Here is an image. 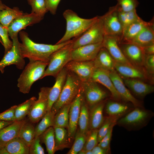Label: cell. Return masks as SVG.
Here are the masks:
<instances>
[{
  "label": "cell",
  "mask_w": 154,
  "mask_h": 154,
  "mask_svg": "<svg viewBox=\"0 0 154 154\" xmlns=\"http://www.w3.org/2000/svg\"><path fill=\"white\" fill-rule=\"evenodd\" d=\"M19 35L22 42L20 43L21 53L24 58L29 61H41L49 62L51 55L55 51L73 41L70 40L65 42L54 45L38 43L32 40L27 33L20 31Z\"/></svg>",
  "instance_id": "1"
},
{
  "label": "cell",
  "mask_w": 154,
  "mask_h": 154,
  "mask_svg": "<svg viewBox=\"0 0 154 154\" xmlns=\"http://www.w3.org/2000/svg\"><path fill=\"white\" fill-rule=\"evenodd\" d=\"M63 15L66 22V29L63 37L56 43L59 44L79 36L88 29L97 20L98 16L89 19L79 17L73 11L66 10Z\"/></svg>",
  "instance_id": "2"
},
{
  "label": "cell",
  "mask_w": 154,
  "mask_h": 154,
  "mask_svg": "<svg viewBox=\"0 0 154 154\" xmlns=\"http://www.w3.org/2000/svg\"><path fill=\"white\" fill-rule=\"evenodd\" d=\"M48 63L41 61H29L17 80L19 91L24 94L29 93L33 84L41 79Z\"/></svg>",
  "instance_id": "3"
},
{
  "label": "cell",
  "mask_w": 154,
  "mask_h": 154,
  "mask_svg": "<svg viewBox=\"0 0 154 154\" xmlns=\"http://www.w3.org/2000/svg\"><path fill=\"white\" fill-rule=\"evenodd\" d=\"M82 82L73 72L68 70L65 82L60 94L53 104L51 111L55 114L64 105L70 104L75 98L81 88Z\"/></svg>",
  "instance_id": "4"
},
{
  "label": "cell",
  "mask_w": 154,
  "mask_h": 154,
  "mask_svg": "<svg viewBox=\"0 0 154 154\" xmlns=\"http://www.w3.org/2000/svg\"><path fill=\"white\" fill-rule=\"evenodd\" d=\"M153 116L151 110L135 107L125 116L119 118L116 124L127 130H137L146 126Z\"/></svg>",
  "instance_id": "5"
},
{
  "label": "cell",
  "mask_w": 154,
  "mask_h": 154,
  "mask_svg": "<svg viewBox=\"0 0 154 154\" xmlns=\"http://www.w3.org/2000/svg\"><path fill=\"white\" fill-rule=\"evenodd\" d=\"M72 42L59 48L51 55L48 67L45 69L41 79L48 76L56 77L70 60Z\"/></svg>",
  "instance_id": "6"
},
{
  "label": "cell",
  "mask_w": 154,
  "mask_h": 154,
  "mask_svg": "<svg viewBox=\"0 0 154 154\" xmlns=\"http://www.w3.org/2000/svg\"><path fill=\"white\" fill-rule=\"evenodd\" d=\"M105 35L101 21L98 16L97 20L88 29L73 39L72 49L84 45L102 42Z\"/></svg>",
  "instance_id": "7"
},
{
  "label": "cell",
  "mask_w": 154,
  "mask_h": 154,
  "mask_svg": "<svg viewBox=\"0 0 154 154\" xmlns=\"http://www.w3.org/2000/svg\"><path fill=\"white\" fill-rule=\"evenodd\" d=\"M99 17L105 35L120 38L123 33V28L118 16L117 5L110 7L106 13Z\"/></svg>",
  "instance_id": "8"
},
{
  "label": "cell",
  "mask_w": 154,
  "mask_h": 154,
  "mask_svg": "<svg viewBox=\"0 0 154 154\" xmlns=\"http://www.w3.org/2000/svg\"><path fill=\"white\" fill-rule=\"evenodd\" d=\"M13 45L11 48L6 52L0 61V71L3 73L4 68L7 66L15 65L17 68L23 69L25 64L24 58L23 57L21 51L20 43L18 35L12 38Z\"/></svg>",
  "instance_id": "9"
},
{
  "label": "cell",
  "mask_w": 154,
  "mask_h": 154,
  "mask_svg": "<svg viewBox=\"0 0 154 154\" xmlns=\"http://www.w3.org/2000/svg\"><path fill=\"white\" fill-rule=\"evenodd\" d=\"M50 88L43 87L40 89L38 97L32 104L27 115L29 120L34 123L38 122L47 111L48 98Z\"/></svg>",
  "instance_id": "10"
},
{
  "label": "cell",
  "mask_w": 154,
  "mask_h": 154,
  "mask_svg": "<svg viewBox=\"0 0 154 154\" xmlns=\"http://www.w3.org/2000/svg\"><path fill=\"white\" fill-rule=\"evenodd\" d=\"M97 83L90 80L82 82L81 87L86 100L90 106H94L107 97L108 94Z\"/></svg>",
  "instance_id": "11"
},
{
  "label": "cell",
  "mask_w": 154,
  "mask_h": 154,
  "mask_svg": "<svg viewBox=\"0 0 154 154\" xmlns=\"http://www.w3.org/2000/svg\"><path fill=\"white\" fill-rule=\"evenodd\" d=\"M65 67L76 74L82 82L90 80L96 68L93 60H70Z\"/></svg>",
  "instance_id": "12"
},
{
  "label": "cell",
  "mask_w": 154,
  "mask_h": 154,
  "mask_svg": "<svg viewBox=\"0 0 154 154\" xmlns=\"http://www.w3.org/2000/svg\"><path fill=\"white\" fill-rule=\"evenodd\" d=\"M81 88L78 94L71 103L69 113L68 134L69 141L74 137L76 131L80 112L81 106L84 97Z\"/></svg>",
  "instance_id": "13"
},
{
  "label": "cell",
  "mask_w": 154,
  "mask_h": 154,
  "mask_svg": "<svg viewBox=\"0 0 154 154\" xmlns=\"http://www.w3.org/2000/svg\"><path fill=\"white\" fill-rule=\"evenodd\" d=\"M119 45L124 56L132 65L138 68L144 66L145 55L140 47L126 42H119Z\"/></svg>",
  "instance_id": "14"
},
{
  "label": "cell",
  "mask_w": 154,
  "mask_h": 154,
  "mask_svg": "<svg viewBox=\"0 0 154 154\" xmlns=\"http://www.w3.org/2000/svg\"><path fill=\"white\" fill-rule=\"evenodd\" d=\"M43 18L35 13H24L16 18L10 24L8 27L9 36L12 39L17 35L21 31L28 26H31L40 22Z\"/></svg>",
  "instance_id": "15"
},
{
  "label": "cell",
  "mask_w": 154,
  "mask_h": 154,
  "mask_svg": "<svg viewBox=\"0 0 154 154\" xmlns=\"http://www.w3.org/2000/svg\"><path fill=\"white\" fill-rule=\"evenodd\" d=\"M102 47V42L84 45L72 49L70 53V60H93Z\"/></svg>",
  "instance_id": "16"
},
{
  "label": "cell",
  "mask_w": 154,
  "mask_h": 154,
  "mask_svg": "<svg viewBox=\"0 0 154 154\" xmlns=\"http://www.w3.org/2000/svg\"><path fill=\"white\" fill-rule=\"evenodd\" d=\"M110 76L114 86L121 99L131 103L135 107H141V103L130 93L123 79L115 70L109 71Z\"/></svg>",
  "instance_id": "17"
},
{
  "label": "cell",
  "mask_w": 154,
  "mask_h": 154,
  "mask_svg": "<svg viewBox=\"0 0 154 154\" xmlns=\"http://www.w3.org/2000/svg\"><path fill=\"white\" fill-rule=\"evenodd\" d=\"M119 38L115 37L106 35L102 42L103 47L107 50L114 60L133 65L125 58L119 47Z\"/></svg>",
  "instance_id": "18"
},
{
  "label": "cell",
  "mask_w": 154,
  "mask_h": 154,
  "mask_svg": "<svg viewBox=\"0 0 154 154\" xmlns=\"http://www.w3.org/2000/svg\"><path fill=\"white\" fill-rule=\"evenodd\" d=\"M67 72V69L64 67L56 77L55 83L50 88L48 93L47 112L51 111L53 104L58 99L65 82Z\"/></svg>",
  "instance_id": "19"
},
{
  "label": "cell",
  "mask_w": 154,
  "mask_h": 154,
  "mask_svg": "<svg viewBox=\"0 0 154 154\" xmlns=\"http://www.w3.org/2000/svg\"><path fill=\"white\" fill-rule=\"evenodd\" d=\"M109 71L96 68L91 80L106 87L110 91L114 99L120 100L121 99L114 86L109 75Z\"/></svg>",
  "instance_id": "20"
},
{
  "label": "cell",
  "mask_w": 154,
  "mask_h": 154,
  "mask_svg": "<svg viewBox=\"0 0 154 154\" xmlns=\"http://www.w3.org/2000/svg\"><path fill=\"white\" fill-rule=\"evenodd\" d=\"M27 120L24 119L14 121L0 131V150L4 149L5 145L9 141L18 137L20 129Z\"/></svg>",
  "instance_id": "21"
},
{
  "label": "cell",
  "mask_w": 154,
  "mask_h": 154,
  "mask_svg": "<svg viewBox=\"0 0 154 154\" xmlns=\"http://www.w3.org/2000/svg\"><path fill=\"white\" fill-rule=\"evenodd\" d=\"M140 47L154 44V24L153 19L149 21L133 38L128 42Z\"/></svg>",
  "instance_id": "22"
},
{
  "label": "cell",
  "mask_w": 154,
  "mask_h": 154,
  "mask_svg": "<svg viewBox=\"0 0 154 154\" xmlns=\"http://www.w3.org/2000/svg\"><path fill=\"white\" fill-rule=\"evenodd\" d=\"M123 80L126 86L139 97H144L154 92V87L153 85L140 80L124 78Z\"/></svg>",
  "instance_id": "23"
},
{
  "label": "cell",
  "mask_w": 154,
  "mask_h": 154,
  "mask_svg": "<svg viewBox=\"0 0 154 154\" xmlns=\"http://www.w3.org/2000/svg\"><path fill=\"white\" fill-rule=\"evenodd\" d=\"M114 66L116 71L124 78L144 79L146 76L140 68L133 65L116 61L114 60Z\"/></svg>",
  "instance_id": "24"
},
{
  "label": "cell",
  "mask_w": 154,
  "mask_h": 154,
  "mask_svg": "<svg viewBox=\"0 0 154 154\" xmlns=\"http://www.w3.org/2000/svg\"><path fill=\"white\" fill-rule=\"evenodd\" d=\"M140 18L131 24L123 31L119 42H128L135 37L149 23Z\"/></svg>",
  "instance_id": "25"
},
{
  "label": "cell",
  "mask_w": 154,
  "mask_h": 154,
  "mask_svg": "<svg viewBox=\"0 0 154 154\" xmlns=\"http://www.w3.org/2000/svg\"><path fill=\"white\" fill-rule=\"evenodd\" d=\"M96 68H99L109 71L115 70L114 60L107 50L102 47L93 60Z\"/></svg>",
  "instance_id": "26"
},
{
  "label": "cell",
  "mask_w": 154,
  "mask_h": 154,
  "mask_svg": "<svg viewBox=\"0 0 154 154\" xmlns=\"http://www.w3.org/2000/svg\"><path fill=\"white\" fill-rule=\"evenodd\" d=\"M104 103L101 102L94 106L89 116V127L90 130L98 129L102 125L104 120Z\"/></svg>",
  "instance_id": "27"
},
{
  "label": "cell",
  "mask_w": 154,
  "mask_h": 154,
  "mask_svg": "<svg viewBox=\"0 0 154 154\" xmlns=\"http://www.w3.org/2000/svg\"><path fill=\"white\" fill-rule=\"evenodd\" d=\"M5 149L9 154H29V147L17 137L8 142Z\"/></svg>",
  "instance_id": "28"
},
{
  "label": "cell",
  "mask_w": 154,
  "mask_h": 154,
  "mask_svg": "<svg viewBox=\"0 0 154 154\" xmlns=\"http://www.w3.org/2000/svg\"><path fill=\"white\" fill-rule=\"evenodd\" d=\"M24 13L17 7L12 9L7 6L0 11V23L8 29L13 20Z\"/></svg>",
  "instance_id": "29"
},
{
  "label": "cell",
  "mask_w": 154,
  "mask_h": 154,
  "mask_svg": "<svg viewBox=\"0 0 154 154\" xmlns=\"http://www.w3.org/2000/svg\"><path fill=\"white\" fill-rule=\"evenodd\" d=\"M33 124L27 120L21 127L19 134L18 137L29 147L35 137V127Z\"/></svg>",
  "instance_id": "30"
},
{
  "label": "cell",
  "mask_w": 154,
  "mask_h": 154,
  "mask_svg": "<svg viewBox=\"0 0 154 154\" xmlns=\"http://www.w3.org/2000/svg\"><path fill=\"white\" fill-rule=\"evenodd\" d=\"M107 114L110 116H118L121 117L130 110L127 105L114 101H109L106 107Z\"/></svg>",
  "instance_id": "31"
},
{
  "label": "cell",
  "mask_w": 154,
  "mask_h": 154,
  "mask_svg": "<svg viewBox=\"0 0 154 154\" xmlns=\"http://www.w3.org/2000/svg\"><path fill=\"white\" fill-rule=\"evenodd\" d=\"M54 131L56 151L68 145L69 141L67 130L64 127L53 126Z\"/></svg>",
  "instance_id": "32"
},
{
  "label": "cell",
  "mask_w": 154,
  "mask_h": 154,
  "mask_svg": "<svg viewBox=\"0 0 154 154\" xmlns=\"http://www.w3.org/2000/svg\"><path fill=\"white\" fill-rule=\"evenodd\" d=\"M40 140L46 146L48 154H54L56 152L54 131L53 126L48 128L39 136Z\"/></svg>",
  "instance_id": "33"
},
{
  "label": "cell",
  "mask_w": 154,
  "mask_h": 154,
  "mask_svg": "<svg viewBox=\"0 0 154 154\" xmlns=\"http://www.w3.org/2000/svg\"><path fill=\"white\" fill-rule=\"evenodd\" d=\"M71 103L62 106L55 114L53 126L64 128L68 127Z\"/></svg>",
  "instance_id": "34"
},
{
  "label": "cell",
  "mask_w": 154,
  "mask_h": 154,
  "mask_svg": "<svg viewBox=\"0 0 154 154\" xmlns=\"http://www.w3.org/2000/svg\"><path fill=\"white\" fill-rule=\"evenodd\" d=\"M89 115L88 108L83 97L81 106L78 121L79 131L86 135L89 127Z\"/></svg>",
  "instance_id": "35"
},
{
  "label": "cell",
  "mask_w": 154,
  "mask_h": 154,
  "mask_svg": "<svg viewBox=\"0 0 154 154\" xmlns=\"http://www.w3.org/2000/svg\"><path fill=\"white\" fill-rule=\"evenodd\" d=\"M55 115L51 111L46 113L35 127V137L39 136L48 128L53 126Z\"/></svg>",
  "instance_id": "36"
},
{
  "label": "cell",
  "mask_w": 154,
  "mask_h": 154,
  "mask_svg": "<svg viewBox=\"0 0 154 154\" xmlns=\"http://www.w3.org/2000/svg\"><path fill=\"white\" fill-rule=\"evenodd\" d=\"M37 100L35 97H33L23 103L17 105L15 112V121H20L24 119L27 115L31 107Z\"/></svg>",
  "instance_id": "37"
},
{
  "label": "cell",
  "mask_w": 154,
  "mask_h": 154,
  "mask_svg": "<svg viewBox=\"0 0 154 154\" xmlns=\"http://www.w3.org/2000/svg\"><path fill=\"white\" fill-rule=\"evenodd\" d=\"M118 11L119 19L123 28V31L131 24L140 18L137 13L136 9L125 12L119 10L118 8Z\"/></svg>",
  "instance_id": "38"
},
{
  "label": "cell",
  "mask_w": 154,
  "mask_h": 154,
  "mask_svg": "<svg viewBox=\"0 0 154 154\" xmlns=\"http://www.w3.org/2000/svg\"><path fill=\"white\" fill-rule=\"evenodd\" d=\"M86 135L78 131L76 135L73 144L67 154H77L82 150L85 143Z\"/></svg>",
  "instance_id": "39"
},
{
  "label": "cell",
  "mask_w": 154,
  "mask_h": 154,
  "mask_svg": "<svg viewBox=\"0 0 154 154\" xmlns=\"http://www.w3.org/2000/svg\"><path fill=\"white\" fill-rule=\"evenodd\" d=\"M121 117L109 116L104 120V122L98 129V141L99 143L107 133L110 127L113 123L116 122Z\"/></svg>",
  "instance_id": "40"
},
{
  "label": "cell",
  "mask_w": 154,
  "mask_h": 154,
  "mask_svg": "<svg viewBox=\"0 0 154 154\" xmlns=\"http://www.w3.org/2000/svg\"><path fill=\"white\" fill-rule=\"evenodd\" d=\"M27 1L31 7V12L43 18L45 14L48 11L44 0H27Z\"/></svg>",
  "instance_id": "41"
},
{
  "label": "cell",
  "mask_w": 154,
  "mask_h": 154,
  "mask_svg": "<svg viewBox=\"0 0 154 154\" xmlns=\"http://www.w3.org/2000/svg\"><path fill=\"white\" fill-rule=\"evenodd\" d=\"M90 130L89 131H88L86 134L85 143L82 150L91 151L98 143V129Z\"/></svg>",
  "instance_id": "42"
},
{
  "label": "cell",
  "mask_w": 154,
  "mask_h": 154,
  "mask_svg": "<svg viewBox=\"0 0 154 154\" xmlns=\"http://www.w3.org/2000/svg\"><path fill=\"white\" fill-rule=\"evenodd\" d=\"M117 4L119 10L123 12H128L136 9L139 3L137 0H117Z\"/></svg>",
  "instance_id": "43"
},
{
  "label": "cell",
  "mask_w": 154,
  "mask_h": 154,
  "mask_svg": "<svg viewBox=\"0 0 154 154\" xmlns=\"http://www.w3.org/2000/svg\"><path fill=\"white\" fill-rule=\"evenodd\" d=\"M9 36L8 29L0 23V37L5 48V53L9 50L13 45V42L10 40Z\"/></svg>",
  "instance_id": "44"
},
{
  "label": "cell",
  "mask_w": 154,
  "mask_h": 154,
  "mask_svg": "<svg viewBox=\"0 0 154 154\" xmlns=\"http://www.w3.org/2000/svg\"><path fill=\"white\" fill-rule=\"evenodd\" d=\"M116 124V122L113 123L110 127L107 133L99 143L98 145L104 149H110V145L112 136L113 129Z\"/></svg>",
  "instance_id": "45"
},
{
  "label": "cell",
  "mask_w": 154,
  "mask_h": 154,
  "mask_svg": "<svg viewBox=\"0 0 154 154\" xmlns=\"http://www.w3.org/2000/svg\"><path fill=\"white\" fill-rule=\"evenodd\" d=\"M39 136L35 137L29 147L30 154H45L43 148L41 145Z\"/></svg>",
  "instance_id": "46"
},
{
  "label": "cell",
  "mask_w": 154,
  "mask_h": 154,
  "mask_svg": "<svg viewBox=\"0 0 154 154\" xmlns=\"http://www.w3.org/2000/svg\"><path fill=\"white\" fill-rule=\"evenodd\" d=\"M17 105L11 107L3 112L0 114V120L5 121H15V112Z\"/></svg>",
  "instance_id": "47"
},
{
  "label": "cell",
  "mask_w": 154,
  "mask_h": 154,
  "mask_svg": "<svg viewBox=\"0 0 154 154\" xmlns=\"http://www.w3.org/2000/svg\"><path fill=\"white\" fill-rule=\"evenodd\" d=\"M148 73L153 74L154 73V54L146 56L144 65Z\"/></svg>",
  "instance_id": "48"
},
{
  "label": "cell",
  "mask_w": 154,
  "mask_h": 154,
  "mask_svg": "<svg viewBox=\"0 0 154 154\" xmlns=\"http://www.w3.org/2000/svg\"><path fill=\"white\" fill-rule=\"evenodd\" d=\"M61 0H44L46 7L53 15L56 13L58 5Z\"/></svg>",
  "instance_id": "49"
},
{
  "label": "cell",
  "mask_w": 154,
  "mask_h": 154,
  "mask_svg": "<svg viewBox=\"0 0 154 154\" xmlns=\"http://www.w3.org/2000/svg\"><path fill=\"white\" fill-rule=\"evenodd\" d=\"M92 154H105L109 153L110 149L102 148L98 145L91 150Z\"/></svg>",
  "instance_id": "50"
},
{
  "label": "cell",
  "mask_w": 154,
  "mask_h": 154,
  "mask_svg": "<svg viewBox=\"0 0 154 154\" xmlns=\"http://www.w3.org/2000/svg\"><path fill=\"white\" fill-rule=\"evenodd\" d=\"M141 47L145 56L154 54V44Z\"/></svg>",
  "instance_id": "51"
},
{
  "label": "cell",
  "mask_w": 154,
  "mask_h": 154,
  "mask_svg": "<svg viewBox=\"0 0 154 154\" xmlns=\"http://www.w3.org/2000/svg\"><path fill=\"white\" fill-rule=\"evenodd\" d=\"M13 122L0 120V131L4 127L12 123Z\"/></svg>",
  "instance_id": "52"
},
{
  "label": "cell",
  "mask_w": 154,
  "mask_h": 154,
  "mask_svg": "<svg viewBox=\"0 0 154 154\" xmlns=\"http://www.w3.org/2000/svg\"><path fill=\"white\" fill-rule=\"evenodd\" d=\"M78 154H92L91 151H86L82 150Z\"/></svg>",
  "instance_id": "53"
},
{
  "label": "cell",
  "mask_w": 154,
  "mask_h": 154,
  "mask_svg": "<svg viewBox=\"0 0 154 154\" xmlns=\"http://www.w3.org/2000/svg\"><path fill=\"white\" fill-rule=\"evenodd\" d=\"M7 6L2 2L1 0H0V11L5 8Z\"/></svg>",
  "instance_id": "54"
},
{
  "label": "cell",
  "mask_w": 154,
  "mask_h": 154,
  "mask_svg": "<svg viewBox=\"0 0 154 154\" xmlns=\"http://www.w3.org/2000/svg\"><path fill=\"white\" fill-rule=\"evenodd\" d=\"M0 42L1 43V44L3 45V42H2V39L1 38V37H0Z\"/></svg>",
  "instance_id": "55"
}]
</instances>
